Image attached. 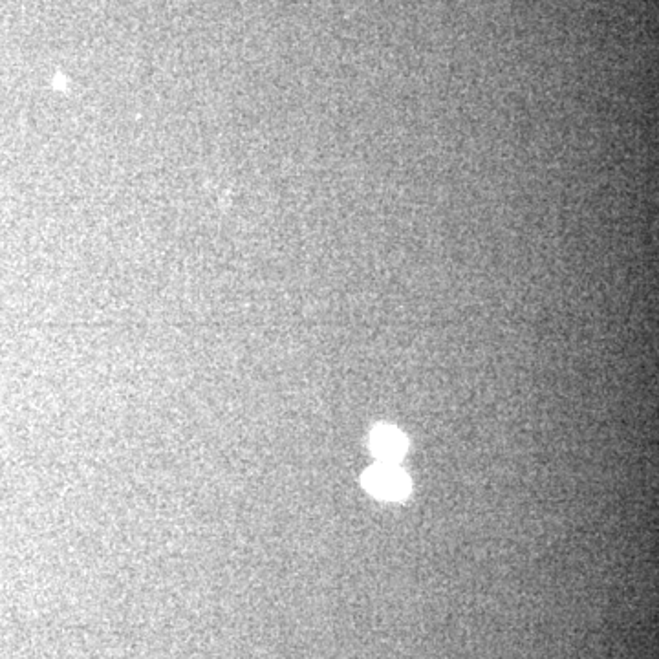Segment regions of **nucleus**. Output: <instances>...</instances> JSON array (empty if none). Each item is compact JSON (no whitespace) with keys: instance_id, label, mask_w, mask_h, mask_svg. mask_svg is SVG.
Returning <instances> with one entry per match:
<instances>
[{"instance_id":"f03ea898","label":"nucleus","mask_w":659,"mask_h":659,"mask_svg":"<svg viewBox=\"0 0 659 659\" xmlns=\"http://www.w3.org/2000/svg\"><path fill=\"white\" fill-rule=\"evenodd\" d=\"M370 445L381 464H398L407 449V440L396 427L379 425L372 433Z\"/></svg>"},{"instance_id":"f257e3e1","label":"nucleus","mask_w":659,"mask_h":659,"mask_svg":"<svg viewBox=\"0 0 659 659\" xmlns=\"http://www.w3.org/2000/svg\"><path fill=\"white\" fill-rule=\"evenodd\" d=\"M363 486L368 493L376 497L385 500H403L411 491V480L398 465L379 462L363 475Z\"/></svg>"}]
</instances>
